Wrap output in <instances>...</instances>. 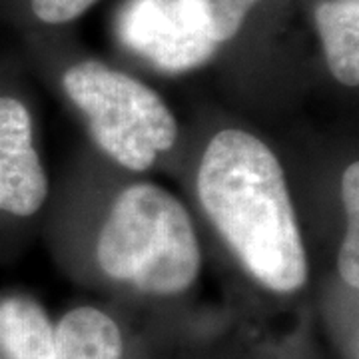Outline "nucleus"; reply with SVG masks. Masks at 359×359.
Here are the masks:
<instances>
[{
	"instance_id": "1",
	"label": "nucleus",
	"mask_w": 359,
	"mask_h": 359,
	"mask_svg": "<svg viewBox=\"0 0 359 359\" xmlns=\"http://www.w3.org/2000/svg\"><path fill=\"white\" fill-rule=\"evenodd\" d=\"M208 216L248 271L266 287L290 294L308 282V259L278 158L256 136L222 130L198 172Z\"/></svg>"
},
{
	"instance_id": "3",
	"label": "nucleus",
	"mask_w": 359,
	"mask_h": 359,
	"mask_svg": "<svg viewBox=\"0 0 359 359\" xmlns=\"http://www.w3.org/2000/svg\"><path fill=\"white\" fill-rule=\"evenodd\" d=\"M65 88L86 114L96 142L118 164L148 170L174 146L178 126L154 90L100 62L68 68Z\"/></svg>"
},
{
	"instance_id": "7",
	"label": "nucleus",
	"mask_w": 359,
	"mask_h": 359,
	"mask_svg": "<svg viewBox=\"0 0 359 359\" xmlns=\"http://www.w3.org/2000/svg\"><path fill=\"white\" fill-rule=\"evenodd\" d=\"M327 66L341 84H359V0H327L316 11Z\"/></svg>"
},
{
	"instance_id": "10",
	"label": "nucleus",
	"mask_w": 359,
	"mask_h": 359,
	"mask_svg": "<svg viewBox=\"0 0 359 359\" xmlns=\"http://www.w3.org/2000/svg\"><path fill=\"white\" fill-rule=\"evenodd\" d=\"M192 2L202 8L212 36L218 44H222L238 34L245 16L259 0H192Z\"/></svg>"
},
{
	"instance_id": "6",
	"label": "nucleus",
	"mask_w": 359,
	"mask_h": 359,
	"mask_svg": "<svg viewBox=\"0 0 359 359\" xmlns=\"http://www.w3.org/2000/svg\"><path fill=\"white\" fill-rule=\"evenodd\" d=\"M54 359H122V334L100 309H72L54 327Z\"/></svg>"
},
{
	"instance_id": "8",
	"label": "nucleus",
	"mask_w": 359,
	"mask_h": 359,
	"mask_svg": "<svg viewBox=\"0 0 359 359\" xmlns=\"http://www.w3.org/2000/svg\"><path fill=\"white\" fill-rule=\"evenodd\" d=\"M0 349L8 359H54V327L36 302L11 297L0 304Z\"/></svg>"
},
{
	"instance_id": "2",
	"label": "nucleus",
	"mask_w": 359,
	"mask_h": 359,
	"mask_svg": "<svg viewBox=\"0 0 359 359\" xmlns=\"http://www.w3.org/2000/svg\"><path fill=\"white\" fill-rule=\"evenodd\" d=\"M96 257L110 278L154 295L188 290L200 271V245L186 208L152 184L130 186L118 196Z\"/></svg>"
},
{
	"instance_id": "4",
	"label": "nucleus",
	"mask_w": 359,
	"mask_h": 359,
	"mask_svg": "<svg viewBox=\"0 0 359 359\" xmlns=\"http://www.w3.org/2000/svg\"><path fill=\"white\" fill-rule=\"evenodd\" d=\"M118 34L130 50L166 72L204 65L219 46L192 0H128L118 14Z\"/></svg>"
},
{
	"instance_id": "5",
	"label": "nucleus",
	"mask_w": 359,
	"mask_h": 359,
	"mask_svg": "<svg viewBox=\"0 0 359 359\" xmlns=\"http://www.w3.org/2000/svg\"><path fill=\"white\" fill-rule=\"evenodd\" d=\"M46 194L48 182L32 146L28 110L14 98H0V212L32 216Z\"/></svg>"
},
{
	"instance_id": "9",
	"label": "nucleus",
	"mask_w": 359,
	"mask_h": 359,
	"mask_svg": "<svg viewBox=\"0 0 359 359\" xmlns=\"http://www.w3.org/2000/svg\"><path fill=\"white\" fill-rule=\"evenodd\" d=\"M341 198L347 212V233L339 248L337 268L349 287L359 285V164L353 162L341 180Z\"/></svg>"
},
{
	"instance_id": "11",
	"label": "nucleus",
	"mask_w": 359,
	"mask_h": 359,
	"mask_svg": "<svg viewBox=\"0 0 359 359\" xmlns=\"http://www.w3.org/2000/svg\"><path fill=\"white\" fill-rule=\"evenodd\" d=\"M96 0H32V11L42 22L65 25L84 14Z\"/></svg>"
}]
</instances>
